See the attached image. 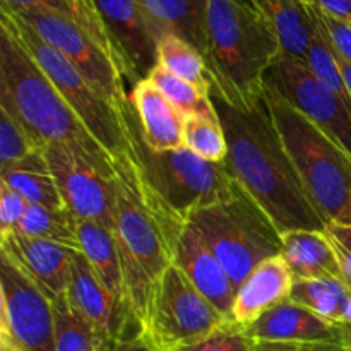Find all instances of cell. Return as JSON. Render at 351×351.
<instances>
[{
	"instance_id": "obj_1",
	"label": "cell",
	"mask_w": 351,
	"mask_h": 351,
	"mask_svg": "<svg viewBox=\"0 0 351 351\" xmlns=\"http://www.w3.org/2000/svg\"><path fill=\"white\" fill-rule=\"evenodd\" d=\"M213 98V96H211ZM228 143L225 167L240 189L283 235L293 230L324 232L326 219L308 197L280 139L266 99L254 110L213 98Z\"/></svg>"
},
{
	"instance_id": "obj_2",
	"label": "cell",
	"mask_w": 351,
	"mask_h": 351,
	"mask_svg": "<svg viewBox=\"0 0 351 351\" xmlns=\"http://www.w3.org/2000/svg\"><path fill=\"white\" fill-rule=\"evenodd\" d=\"M0 110L12 117L40 149L60 144L115 178V161L89 134L19 38L0 21Z\"/></svg>"
},
{
	"instance_id": "obj_3",
	"label": "cell",
	"mask_w": 351,
	"mask_h": 351,
	"mask_svg": "<svg viewBox=\"0 0 351 351\" xmlns=\"http://www.w3.org/2000/svg\"><path fill=\"white\" fill-rule=\"evenodd\" d=\"M281 55L273 27L240 0H208L206 74L213 98L240 110L263 103L266 74Z\"/></svg>"
},
{
	"instance_id": "obj_4",
	"label": "cell",
	"mask_w": 351,
	"mask_h": 351,
	"mask_svg": "<svg viewBox=\"0 0 351 351\" xmlns=\"http://www.w3.org/2000/svg\"><path fill=\"white\" fill-rule=\"evenodd\" d=\"M132 165L141 184L158 204L182 221L194 213L233 197L239 185L225 163H209L187 147L154 151L144 143L132 105L125 106Z\"/></svg>"
},
{
	"instance_id": "obj_5",
	"label": "cell",
	"mask_w": 351,
	"mask_h": 351,
	"mask_svg": "<svg viewBox=\"0 0 351 351\" xmlns=\"http://www.w3.org/2000/svg\"><path fill=\"white\" fill-rule=\"evenodd\" d=\"M264 99L281 143L322 218L326 223H350V154L273 89L266 88Z\"/></svg>"
},
{
	"instance_id": "obj_6",
	"label": "cell",
	"mask_w": 351,
	"mask_h": 351,
	"mask_svg": "<svg viewBox=\"0 0 351 351\" xmlns=\"http://www.w3.org/2000/svg\"><path fill=\"white\" fill-rule=\"evenodd\" d=\"M115 171L113 233L122 264L125 305L141 326L154 283L173 259L160 218L134 184L129 161L117 163Z\"/></svg>"
},
{
	"instance_id": "obj_7",
	"label": "cell",
	"mask_w": 351,
	"mask_h": 351,
	"mask_svg": "<svg viewBox=\"0 0 351 351\" xmlns=\"http://www.w3.org/2000/svg\"><path fill=\"white\" fill-rule=\"evenodd\" d=\"M12 33L19 38L31 57L38 62L45 74L50 77L65 101L79 117L86 129L103 146V149L120 163L130 154L129 125L125 119V106L119 108L103 98L84 75L50 43L43 40L33 27L19 16L2 9V19Z\"/></svg>"
},
{
	"instance_id": "obj_8",
	"label": "cell",
	"mask_w": 351,
	"mask_h": 351,
	"mask_svg": "<svg viewBox=\"0 0 351 351\" xmlns=\"http://www.w3.org/2000/svg\"><path fill=\"white\" fill-rule=\"evenodd\" d=\"M189 221L199 230L235 288L261 263L281 254V233L242 189L233 197L194 213Z\"/></svg>"
},
{
	"instance_id": "obj_9",
	"label": "cell",
	"mask_w": 351,
	"mask_h": 351,
	"mask_svg": "<svg viewBox=\"0 0 351 351\" xmlns=\"http://www.w3.org/2000/svg\"><path fill=\"white\" fill-rule=\"evenodd\" d=\"M226 319L175 264L168 266L154 283L141 324L154 351H178L197 343Z\"/></svg>"
},
{
	"instance_id": "obj_10",
	"label": "cell",
	"mask_w": 351,
	"mask_h": 351,
	"mask_svg": "<svg viewBox=\"0 0 351 351\" xmlns=\"http://www.w3.org/2000/svg\"><path fill=\"white\" fill-rule=\"evenodd\" d=\"M12 14L19 16L47 43L57 48L103 98L119 108L130 103V91L127 89L129 86L122 72L113 64L108 53L77 23L50 10L34 9Z\"/></svg>"
},
{
	"instance_id": "obj_11",
	"label": "cell",
	"mask_w": 351,
	"mask_h": 351,
	"mask_svg": "<svg viewBox=\"0 0 351 351\" xmlns=\"http://www.w3.org/2000/svg\"><path fill=\"white\" fill-rule=\"evenodd\" d=\"M266 88L287 99L351 156V110L312 74L304 60L281 53L267 71Z\"/></svg>"
},
{
	"instance_id": "obj_12",
	"label": "cell",
	"mask_w": 351,
	"mask_h": 351,
	"mask_svg": "<svg viewBox=\"0 0 351 351\" xmlns=\"http://www.w3.org/2000/svg\"><path fill=\"white\" fill-rule=\"evenodd\" d=\"M0 331L24 351H57L51 300L3 254L0 256Z\"/></svg>"
},
{
	"instance_id": "obj_13",
	"label": "cell",
	"mask_w": 351,
	"mask_h": 351,
	"mask_svg": "<svg viewBox=\"0 0 351 351\" xmlns=\"http://www.w3.org/2000/svg\"><path fill=\"white\" fill-rule=\"evenodd\" d=\"M48 168L75 219L95 221L113 232L115 226V178L75 156L60 144L43 147Z\"/></svg>"
},
{
	"instance_id": "obj_14",
	"label": "cell",
	"mask_w": 351,
	"mask_h": 351,
	"mask_svg": "<svg viewBox=\"0 0 351 351\" xmlns=\"http://www.w3.org/2000/svg\"><path fill=\"white\" fill-rule=\"evenodd\" d=\"M173 264L226 319H232L237 288L199 230L168 213H158ZM233 321V319H232Z\"/></svg>"
},
{
	"instance_id": "obj_15",
	"label": "cell",
	"mask_w": 351,
	"mask_h": 351,
	"mask_svg": "<svg viewBox=\"0 0 351 351\" xmlns=\"http://www.w3.org/2000/svg\"><path fill=\"white\" fill-rule=\"evenodd\" d=\"M110 38L130 72L132 88L158 64V41L139 0H95ZM132 91V89H130Z\"/></svg>"
},
{
	"instance_id": "obj_16",
	"label": "cell",
	"mask_w": 351,
	"mask_h": 351,
	"mask_svg": "<svg viewBox=\"0 0 351 351\" xmlns=\"http://www.w3.org/2000/svg\"><path fill=\"white\" fill-rule=\"evenodd\" d=\"M0 252L50 300L67 293L75 249L10 232L0 235Z\"/></svg>"
},
{
	"instance_id": "obj_17",
	"label": "cell",
	"mask_w": 351,
	"mask_h": 351,
	"mask_svg": "<svg viewBox=\"0 0 351 351\" xmlns=\"http://www.w3.org/2000/svg\"><path fill=\"white\" fill-rule=\"evenodd\" d=\"M247 332L256 341H283L297 345L339 343L341 331L338 324L326 321L315 312L287 300L261 315Z\"/></svg>"
},
{
	"instance_id": "obj_18",
	"label": "cell",
	"mask_w": 351,
	"mask_h": 351,
	"mask_svg": "<svg viewBox=\"0 0 351 351\" xmlns=\"http://www.w3.org/2000/svg\"><path fill=\"white\" fill-rule=\"evenodd\" d=\"M293 281V274L281 254L266 259L237 288L232 319L249 328L267 311L290 300Z\"/></svg>"
},
{
	"instance_id": "obj_19",
	"label": "cell",
	"mask_w": 351,
	"mask_h": 351,
	"mask_svg": "<svg viewBox=\"0 0 351 351\" xmlns=\"http://www.w3.org/2000/svg\"><path fill=\"white\" fill-rule=\"evenodd\" d=\"M129 101L137 115L141 136L151 149L184 147L185 115L149 79H143L134 86Z\"/></svg>"
},
{
	"instance_id": "obj_20",
	"label": "cell",
	"mask_w": 351,
	"mask_h": 351,
	"mask_svg": "<svg viewBox=\"0 0 351 351\" xmlns=\"http://www.w3.org/2000/svg\"><path fill=\"white\" fill-rule=\"evenodd\" d=\"M156 41L175 34L204 57L208 48V0H139Z\"/></svg>"
},
{
	"instance_id": "obj_21",
	"label": "cell",
	"mask_w": 351,
	"mask_h": 351,
	"mask_svg": "<svg viewBox=\"0 0 351 351\" xmlns=\"http://www.w3.org/2000/svg\"><path fill=\"white\" fill-rule=\"evenodd\" d=\"M259 14L276 33L281 53L304 60L307 58L314 23L308 3L302 0H240Z\"/></svg>"
},
{
	"instance_id": "obj_22",
	"label": "cell",
	"mask_w": 351,
	"mask_h": 351,
	"mask_svg": "<svg viewBox=\"0 0 351 351\" xmlns=\"http://www.w3.org/2000/svg\"><path fill=\"white\" fill-rule=\"evenodd\" d=\"M281 256L295 280L341 278L338 259L324 232L293 230L283 233Z\"/></svg>"
},
{
	"instance_id": "obj_23",
	"label": "cell",
	"mask_w": 351,
	"mask_h": 351,
	"mask_svg": "<svg viewBox=\"0 0 351 351\" xmlns=\"http://www.w3.org/2000/svg\"><path fill=\"white\" fill-rule=\"evenodd\" d=\"M75 232H77L79 252L88 259L89 266L98 274L110 293L127 308L122 264H120L115 233L99 223L84 221V219H75Z\"/></svg>"
},
{
	"instance_id": "obj_24",
	"label": "cell",
	"mask_w": 351,
	"mask_h": 351,
	"mask_svg": "<svg viewBox=\"0 0 351 351\" xmlns=\"http://www.w3.org/2000/svg\"><path fill=\"white\" fill-rule=\"evenodd\" d=\"M0 184L23 195L27 204L45 206L51 209L65 208L43 151L31 154L19 163L0 168Z\"/></svg>"
},
{
	"instance_id": "obj_25",
	"label": "cell",
	"mask_w": 351,
	"mask_h": 351,
	"mask_svg": "<svg viewBox=\"0 0 351 351\" xmlns=\"http://www.w3.org/2000/svg\"><path fill=\"white\" fill-rule=\"evenodd\" d=\"M290 300L332 324L351 322V288L341 278L295 280Z\"/></svg>"
},
{
	"instance_id": "obj_26",
	"label": "cell",
	"mask_w": 351,
	"mask_h": 351,
	"mask_svg": "<svg viewBox=\"0 0 351 351\" xmlns=\"http://www.w3.org/2000/svg\"><path fill=\"white\" fill-rule=\"evenodd\" d=\"M14 232L19 235L33 237V239L62 243V245L79 250L75 218L67 208L51 209L45 208V206L29 204L19 226Z\"/></svg>"
},
{
	"instance_id": "obj_27",
	"label": "cell",
	"mask_w": 351,
	"mask_h": 351,
	"mask_svg": "<svg viewBox=\"0 0 351 351\" xmlns=\"http://www.w3.org/2000/svg\"><path fill=\"white\" fill-rule=\"evenodd\" d=\"M308 9H311L314 31H312L311 45H308L305 64L311 69L312 74H314L326 88H329L336 96H339L351 110V98L348 89H346L345 79H343L341 69H339L338 55H336L335 48H332L331 41H329L328 34H326L324 27H322L321 21L315 16L311 3H308Z\"/></svg>"
},
{
	"instance_id": "obj_28",
	"label": "cell",
	"mask_w": 351,
	"mask_h": 351,
	"mask_svg": "<svg viewBox=\"0 0 351 351\" xmlns=\"http://www.w3.org/2000/svg\"><path fill=\"white\" fill-rule=\"evenodd\" d=\"M151 82L184 113L185 117L197 115L206 117V119H218V112L213 103L211 95L201 91L197 86L185 79L178 77L173 72L167 71L163 65L156 64L153 71L147 75Z\"/></svg>"
},
{
	"instance_id": "obj_29",
	"label": "cell",
	"mask_w": 351,
	"mask_h": 351,
	"mask_svg": "<svg viewBox=\"0 0 351 351\" xmlns=\"http://www.w3.org/2000/svg\"><path fill=\"white\" fill-rule=\"evenodd\" d=\"M158 64L178 77L197 86L201 91L211 95L204 57L182 38L175 34H165L158 40Z\"/></svg>"
},
{
	"instance_id": "obj_30",
	"label": "cell",
	"mask_w": 351,
	"mask_h": 351,
	"mask_svg": "<svg viewBox=\"0 0 351 351\" xmlns=\"http://www.w3.org/2000/svg\"><path fill=\"white\" fill-rule=\"evenodd\" d=\"M51 307H53L55 350L103 351L95 329L71 307L67 295L51 300Z\"/></svg>"
},
{
	"instance_id": "obj_31",
	"label": "cell",
	"mask_w": 351,
	"mask_h": 351,
	"mask_svg": "<svg viewBox=\"0 0 351 351\" xmlns=\"http://www.w3.org/2000/svg\"><path fill=\"white\" fill-rule=\"evenodd\" d=\"M184 147L209 163H225L228 143L219 120L189 115L184 123Z\"/></svg>"
},
{
	"instance_id": "obj_32",
	"label": "cell",
	"mask_w": 351,
	"mask_h": 351,
	"mask_svg": "<svg viewBox=\"0 0 351 351\" xmlns=\"http://www.w3.org/2000/svg\"><path fill=\"white\" fill-rule=\"evenodd\" d=\"M38 151L43 149L33 143L12 117L0 110V168L19 163Z\"/></svg>"
},
{
	"instance_id": "obj_33",
	"label": "cell",
	"mask_w": 351,
	"mask_h": 351,
	"mask_svg": "<svg viewBox=\"0 0 351 351\" xmlns=\"http://www.w3.org/2000/svg\"><path fill=\"white\" fill-rule=\"evenodd\" d=\"M256 339L247 332V328L235 321H225L206 338L178 351H252Z\"/></svg>"
},
{
	"instance_id": "obj_34",
	"label": "cell",
	"mask_w": 351,
	"mask_h": 351,
	"mask_svg": "<svg viewBox=\"0 0 351 351\" xmlns=\"http://www.w3.org/2000/svg\"><path fill=\"white\" fill-rule=\"evenodd\" d=\"M324 233L338 259L341 280L351 288V225L341 221H328Z\"/></svg>"
},
{
	"instance_id": "obj_35",
	"label": "cell",
	"mask_w": 351,
	"mask_h": 351,
	"mask_svg": "<svg viewBox=\"0 0 351 351\" xmlns=\"http://www.w3.org/2000/svg\"><path fill=\"white\" fill-rule=\"evenodd\" d=\"M27 206L23 195L0 184V235H7L19 226Z\"/></svg>"
},
{
	"instance_id": "obj_36",
	"label": "cell",
	"mask_w": 351,
	"mask_h": 351,
	"mask_svg": "<svg viewBox=\"0 0 351 351\" xmlns=\"http://www.w3.org/2000/svg\"><path fill=\"white\" fill-rule=\"evenodd\" d=\"M312 9H314L317 19L321 21L322 27H324L326 34H328L329 41H331L336 53H338L343 60L350 62L351 64V26L350 24L341 23V21L326 16L324 12H321V10L317 9V7L312 5Z\"/></svg>"
},
{
	"instance_id": "obj_37",
	"label": "cell",
	"mask_w": 351,
	"mask_h": 351,
	"mask_svg": "<svg viewBox=\"0 0 351 351\" xmlns=\"http://www.w3.org/2000/svg\"><path fill=\"white\" fill-rule=\"evenodd\" d=\"M2 9L10 12H21V10H50V12L62 14L74 23H77L74 9L65 0H2Z\"/></svg>"
},
{
	"instance_id": "obj_38",
	"label": "cell",
	"mask_w": 351,
	"mask_h": 351,
	"mask_svg": "<svg viewBox=\"0 0 351 351\" xmlns=\"http://www.w3.org/2000/svg\"><path fill=\"white\" fill-rule=\"evenodd\" d=\"M311 3L326 16L351 26V0H311Z\"/></svg>"
},
{
	"instance_id": "obj_39",
	"label": "cell",
	"mask_w": 351,
	"mask_h": 351,
	"mask_svg": "<svg viewBox=\"0 0 351 351\" xmlns=\"http://www.w3.org/2000/svg\"><path fill=\"white\" fill-rule=\"evenodd\" d=\"M112 351H154L149 343L144 339V336L139 332H132L129 336H123Z\"/></svg>"
},
{
	"instance_id": "obj_40",
	"label": "cell",
	"mask_w": 351,
	"mask_h": 351,
	"mask_svg": "<svg viewBox=\"0 0 351 351\" xmlns=\"http://www.w3.org/2000/svg\"><path fill=\"white\" fill-rule=\"evenodd\" d=\"M252 351H302V345L283 341H256Z\"/></svg>"
},
{
	"instance_id": "obj_41",
	"label": "cell",
	"mask_w": 351,
	"mask_h": 351,
	"mask_svg": "<svg viewBox=\"0 0 351 351\" xmlns=\"http://www.w3.org/2000/svg\"><path fill=\"white\" fill-rule=\"evenodd\" d=\"M302 351H350L341 343H319V345H302Z\"/></svg>"
},
{
	"instance_id": "obj_42",
	"label": "cell",
	"mask_w": 351,
	"mask_h": 351,
	"mask_svg": "<svg viewBox=\"0 0 351 351\" xmlns=\"http://www.w3.org/2000/svg\"><path fill=\"white\" fill-rule=\"evenodd\" d=\"M0 351H24V350L21 348V346L17 345L9 335L0 331Z\"/></svg>"
},
{
	"instance_id": "obj_43",
	"label": "cell",
	"mask_w": 351,
	"mask_h": 351,
	"mask_svg": "<svg viewBox=\"0 0 351 351\" xmlns=\"http://www.w3.org/2000/svg\"><path fill=\"white\" fill-rule=\"evenodd\" d=\"M336 55H338V53H336ZM338 62H339V69H341L343 79H345L346 89H348L350 98H351V64H350V62L343 60V58L339 57V55H338Z\"/></svg>"
},
{
	"instance_id": "obj_44",
	"label": "cell",
	"mask_w": 351,
	"mask_h": 351,
	"mask_svg": "<svg viewBox=\"0 0 351 351\" xmlns=\"http://www.w3.org/2000/svg\"><path fill=\"white\" fill-rule=\"evenodd\" d=\"M339 331H341V339H339V343L351 351V322L339 326Z\"/></svg>"
},
{
	"instance_id": "obj_45",
	"label": "cell",
	"mask_w": 351,
	"mask_h": 351,
	"mask_svg": "<svg viewBox=\"0 0 351 351\" xmlns=\"http://www.w3.org/2000/svg\"><path fill=\"white\" fill-rule=\"evenodd\" d=\"M302 2H305V3H311V0H302Z\"/></svg>"
},
{
	"instance_id": "obj_46",
	"label": "cell",
	"mask_w": 351,
	"mask_h": 351,
	"mask_svg": "<svg viewBox=\"0 0 351 351\" xmlns=\"http://www.w3.org/2000/svg\"><path fill=\"white\" fill-rule=\"evenodd\" d=\"M350 225H351V218H350Z\"/></svg>"
}]
</instances>
